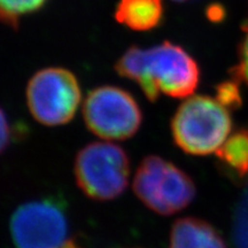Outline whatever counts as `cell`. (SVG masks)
Listing matches in <instances>:
<instances>
[{"label": "cell", "mask_w": 248, "mask_h": 248, "mask_svg": "<svg viewBox=\"0 0 248 248\" xmlns=\"http://www.w3.org/2000/svg\"><path fill=\"white\" fill-rule=\"evenodd\" d=\"M74 171L77 185L85 195L93 200L108 201L125 190L130 161L119 145L95 141L78 152Z\"/></svg>", "instance_id": "3"}, {"label": "cell", "mask_w": 248, "mask_h": 248, "mask_svg": "<svg viewBox=\"0 0 248 248\" xmlns=\"http://www.w3.org/2000/svg\"><path fill=\"white\" fill-rule=\"evenodd\" d=\"M170 248H226V245L212 224L194 217H185L173 223Z\"/></svg>", "instance_id": "8"}, {"label": "cell", "mask_w": 248, "mask_h": 248, "mask_svg": "<svg viewBox=\"0 0 248 248\" xmlns=\"http://www.w3.org/2000/svg\"><path fill=\"white\" fill-rule=\"evenodd\" d=\"M229 109L208 95L187 98L171 121L173 141L190 155L216 153L231 132Z\"/></svg>", "instance_id": "2"}, {"label": "cell", "mask_w": 248, "mask_h": 248, "mask_svg": "<svg viewBox=\"0 0 248 248\" xmlns=\"http://www.w3.org/2000/svg\"><path fill=\"white\" fill-rule=\"evenodd\" d=\"M16 248H63L69 243V226L57 200L43 199L21 204L11 218Z\"/></svg>", "instance_id": "7"}, {"label": "cell", "mask_w": 248, "mask_h": 248, "mask_svg": "<svg viewBox=\"0 0 248 248\" xmlns=\"http://www.w3.org/2000/svg\"><path fill=\"white\" fill-rule=\"evenodd\" d=\"M88 129L107 140L132 137L141 125L142 114L136 99L125 90L104 85L92 90L83 105Z\"/></svg>", "instance_id": "6"}, {"label": "cell", "mask_w": 248, "mask_h": 248, "mask_svg": "<svg viewBox=\"0 0 248 248\" xmlns=\"http://www.w3.org/2000/svg\"><path fill=\"white\" fill-rule=\"evenodd\" d=\"M48 0H0V14L2 21L11 28H17L18 21L24 15L36 13Z\"/></svg>", "instance_id": "11"}, {"label": "cell", "mask_w": 248, "mask_h": 248, "mask_svg": "<svg viewBox=\"0 0 248 248\" xmlns=\"http://www.w3.org/2000/svg\"><path fill=\"white\" fill-rule=\"evenodd\" d=\"M221 166L238 178L248 175V128L240 129L226 139L216 152Z\"/></svg>", "instance_id": "10"}, {"label": "cell", "mask_w": 248, "mask_h": 248, "mask_svg": "<svg viewBox=\"0 0 248 248\" xmlns=\"http://www.w3.org/2000/svg\"><path fill=\"white\" fill-rule=\"evenodd\" d=\"M115 69L120 76L137 83L152 102L161 94L190 97L200 80L197 61L184 48L170 42L150 48L132 46L117 60Z\"/></svg>", "instance_id": "1"}, {"label": "cell", "mask_w": 248, "mask_h": 248, "mask_svg": "<svg viewBox=\"0 0 248 248\" xmlns=\"http://www.w3.org/2000/svg\"><path fill=\"white\" fill-rule=\"evenodd\" d=\"M162 0H120L115 18L124 27L135 31H150L162 22Z\"/></svg>", "instance_id": "9"}, {"label": "cell", "mask_w": 248, "mask_h": 248, "mask_svg": "<svg viewBox=\"0 0 248 248\" xmlns=\"http://www.w3.org/2000/svg\"><path fill=\"white\" fill-rule=\"evenodd\" d=\"M173 1H178V2H184V1H188V0H173Z\"/></svg>", "instance_id": "16"}, {"label": "cell", "mask_w": 248, "mask_h": 248, "mask_svg": "<svg viewBox=\"0 0 248 248\" xmlns=\"http://www.w3.org/2000/svg\"><path fill=\"white\" fill-rule=\"evenodd\" d=\"M80 100L78 80L64 68H44L37 71L28 83V108L33 119L44 125L57 126L70 122Z\"/></svg>", "instance_id": "5"}, {"label": "cell", "mask_w": 248, "mask_h": 248, "mask_svg": "<svg viewBox=\"0 0 248 248\" xmlns=\"http://www.w3.org/2000/svg\"><path fill=\"white\" fill-rule=\"evenodd\" d=\"M63 248H79V247L76 246V244L73 243V241H69V243H68Z\"/></svg>", "instance_id": "15"}, {"label": "cell", "mask_w": 248, "mask_h": 248, "mask_svg": "<svg viewBox=\"0 0 248 248\" xmlns=\"http://www.w3.org/2000/svg\"><path fill=\"white\" fill-rule=\"evenodd\" d=\"M238 80L223 82L216 88V99L229 110L239 107L241 98Z\"/></svg>", "instance_id": "12"}, {"label": "cell", "mask_w": 248, "mask_h": 248, "mask_svg": "<svg viewBox=\"0 0 248 248\" xmlns=\"http://www.w3.org/2000/svg\"><path fill=\"white\" fill-rule=\"evenodd\" d=\"M15 128L11 125V123L7 121V117L5 115V111H1V151H5L11 144V141L15 139L14 132Z\"/></svg>", "instance_id": "14"}, {"label": "cell", "mask_w": 248, "mask_h": 248, "mask_svg": "<svg viewBox=\"0 0 248 248\" xmlns=\"http://www.w3.org/2000/svg\"><path fill=\"white\" fill-rule=\"evenodd\" d=\"M133 191L145 206L166 216L184 209L195 197L190 176L156 155L146 156L139 164Z\"/></svg>", "instance_id": "4"}, {"label": "cell", "mask_w": 248, "mask_h": 248, "mask_svg": "<svg viewBox=\"0 0 248 248\" xmlns=\"http://www.w3.org/2000/svg\"><path fill=\"white\" fill-rule=\"evenodd\" d=\"M245 37L239 46V61L232 69V76L238 82H244L248 85V21L244 26Z\"/></svg>", "instance_id": "13"}]
</instances>
